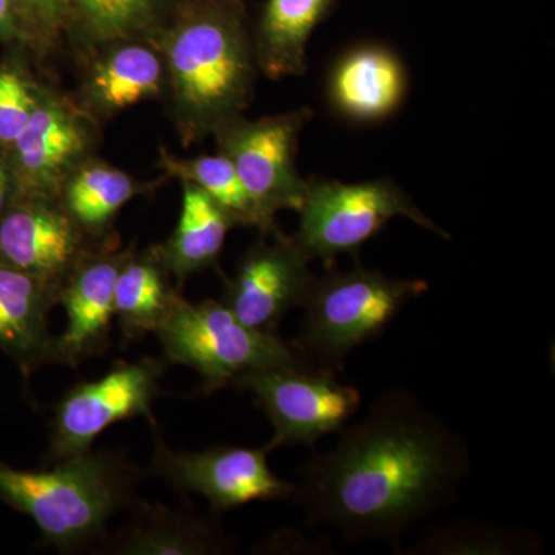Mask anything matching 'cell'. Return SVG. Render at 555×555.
<instances>
[{
    "mask_svg": "<svg viewBox=\"0 0 555 555\" xmlns=\"http://www.w3.org/2000/svg\"><path fill=\"white\" fill-rule=\"evenodd\" d=\"M155 334L167 360L192 367L206 392L266 369L310 364L278 332L247 326L215 299L190 302L181 295Z\"/></svg>",
    "mask_w": 555,
    "mask_h": 555,
    "instance_id": "5",
    "label": "cell"
},
{
    "mask_svg": "<svg viewBox=\"0 0 555 555\" xmlns=\"http://www.w3.org/2000/svg\"><path fill=\"white\" fill-rule=\"evenodd\" d=\"M298 215L294 238L310 258L320 259L324 269L335 266L339 255L358 259L360 248L397 217L411 219L441 238H452L390 178L352 184L320 177L306 179Z\"/></svg>",
    "mask_w": 555,
    "mask_h": 555,
    "instance_id": "6",
    "label": "cell"
},
{
    "mask_svg": "<svg viewBox=\"0 0 555 555\" xmlns=\"http://www.w3.org/2000/svg\"><path fill=\"white\" fill-rule=\"evenodd\" d=\"M408 69L396 51L364 42L343 51L328 68L326 102L337 118L374 126L392 118L406 100Z\"/></svg>",
    "mask_w": 555,
    "mask_h": 555,
    "instance_id": "16",
    "label": "cell"
},
{
    "mask_svg": "<svg viewBox=\"0 0 555 555\" xmlns=\"http://www.w3.org/2000/svg\"><path fill=\"white\" fill-rule=\"evenodd\" d=\"M266 448L215 447L177 452L156 437L153 476L179 491L206 496L211 511L225 513L254 502L292 500L297 483H288L270 469Z\"/></svg>",
    "mask_w": 555,
    "mask_h": 555,
    "instance_id": "11",
    "label": "cell"
},
{
    "mask_svg": "<svg viewBox=\"0 0 555 555\" xmlns=\"http://www.w3.org/2000/svg\"><path fill=\"white\" fill-rule=\"evenodd\" d=\"M163 372V363L156 358H142L118 364L94 382L72 387L54 409L51 455L61 460L90 451L107 427L122 420H153Z\"/></svg>",
    "mask_w": 555,
    "mask_h": 555,
    "instance_id": "10",
    "label": "cell"
},
{
    "mask_svg": "<svg viewBox=\"0 0 555 555\" xmlns=\"http://www.w3.org/2000/svg\"><path fill=\"white\" fill-rule=\"evenodd\" d=\"M338 0H266L251 24L259 73L280 80L306 73L308 43Z\"/></svg>",
    "mask_w": 555,
    "mask_h": 555,
    "instance_id": "19",
    "label": "cell"
},
{
    "mask_svg": "<svg viewBox=\"0 0 555 555\" xmlns=\"http://www.w3.org/2000/svg\"><path fill=\"white\" fill-rule=\"evenodd\" d=\"M182 204L177 229L169 240L156 244L160 261L182 286L189 276L218 269L219 257L230 230L238 228L218 203L203 190L181 182Z\"/></svg>",
    "mask_w": 555,
    "mask_h": 555,
    "instance_id": "20",
    "label": "cell"
},
{
    "mask_svg": "<svg viewBox=\"0 0 555 555\" xmlns=\"http://www.w3.org/2000/svg\"><path fill=\"white\" fill-rule=\"evenodd\" d=\"M173 281L155 246L142 251L131 248L115 287V317L124 337L156 332L181 297Z\"/></svg>",
    "mask_w": 555,
    "mask_h": 555,
    "instance_id": "23",
    "label": "cell"
},
{
    "mask_svg": "<svg viewBox=\"0 0 555 555\" xmlns=\"http://www.w3.org/2000/svg\"><path fill=\"white\" fill-rule=\"evenodd\" d=\"M312 118V109L306 107L259 119L243 115L214 134L218 153L232 163L270 222H276L280 211H298L301 206L306 179L297 170L299 134Z\"/></svg>",
    "mask_w": 555,
    "mask_h": 555,
    "instance_id": "9",
    "label": "cell"
},
{
    "mask_svg": "<svg viewBox=\"0 0 555 555\" xmlns=\"http://www.w3.org/2000/svg\"><path fill=\"white\" fill-rule=\"evenodd\" d=\"M17 195L16 181L11 171L5 156L0 153V217L5 214Z\"/></svg>",
    "mask_w": 555,
    "mask_h": 555,
    "instance_id": "29",
    "label": "cell"
},
{
    "mask_svg": "<svg viewBox=\"0 0 555 555\" xmlns=\"http://www.w3.org/2000/svg\"><path fill=\"white\" fill-rule=\"evenodd\" d=\"M72 0H13L21 28L20 49L47 60L67 39Z\"/></svg>",
    "mask_w": 555,
    "mask_h": 555,
    "instance_id": "27",
    "label": "cell"
},
{
    "mask_svg": "<svg viewBox=\"0 0 555 555\" xmlns=\"http://www.w3.org/2000/svg\"><path fill=\"white\" fill-rule=\"evenodd\" d=\"M131 517L104 550L116 555H221L233 550L232 540L217 521L190 511L134 502Z\"/></svg>",
    "mask_w": 555,
    "mask_h": 555,
    "instance_id": "18",
    "label": "cell"
},
{
    "mask_svg": "<svg viewBox=\"0 0 555 555\" xmlns=\"http://www.w3.org/2000/svg\"><path fill=\"white\" fill-rule=\"evenodd\" d=\"M57 291L40 278L0 262V349L24 374L43 364H61L49 313Z\"/></svg>",
    "mask_w": 555,
    "mask_h": 555,
    "instance_id": "17",
    "label": "cell"
},
{
    "mask_svg": "<svg viewBox=\"0 0 555 555\" xmlns=\"http://www.w3.org/2000/svg\"><path fill=\"white\" fill-rule=\"evenodd\" d=\"M177 0H72L67 39L79 61L109 43L155 39Z\"/></svg>",
    "mask_w": 555,
    "mask_h": 555,
    "instance_id": "21",
    "label": "cell"
},
{
    "mask_svg": "<svg viewBox=\"0 0 555 555\" xmlns=\"http://www.w3.org/2000/svg\"><path fill=\"white\" fill-rule=\"evenodd\" d=\"M312 261L294 236L259 241L244 251L235 275L224 278L222 302L247 326L278 332L281 320L308 297L315 280Z\"/></svg>",
    "mask_w": 555,
    "mask_h": 555,
    "instance_id": "13",
    "label": "cell"
},
{
    "mask_svg": "<svg viewBox=\"0 0 555 555\" xmlns=\"http://www.w3.org/2000/svg\"><path fill=\"white\" fill-rule=\"evenodd\" d=\"M100 126L73 94L43 82L30 122L3 153L16 196L60 198L68 178L96 156Z\"/></svg>",
    "mask_w": 555,
    "mask_h": 555,
    "instance_id": "8",
    "label": "cell"
},
{
    "mask_svg": "<svg viewBox=\"0 0 555 555\" xmlns=\"http://www.w3.org/2000/svg\"><path fill=\"white\" fill-rule=\"evenodd\" d=\"M101 244L76 224L60 198L16 196L0 217V262L40 278L57 295L80 259Z\"/></svg>",
    "mask_w": 555,
    "mask_h": 555,
    "instance_id": "12",
    "label": "cell"
},
{
    "mask_svg": "<svg viewBox=\"0 0 555 555\" xmlns=\"http://www.w3.org/2000/svg\"><path fill=\"white\" fill-rule=\"evenodd\" d=\"M82 64L75 100L98 122L141 102L164 100L166 64L153 39H129L93 51Z\"/></svg>",
    "mask_w": 555,
    "mask_h": 555,
    "instance_id": "15",
    "label": "cell"
},
{
    "mask_svg": "<svg viewBox=\"0 0 555 555\" xmlns=\"http://www.w3.org/2000/svg\"><path fill=\"white\" fill-rule=\"evenodd\" d=\"M230 387L250 392L272 423L268 452L312 448L324 436L341 433L361 406L358 387L343 385L337 372L312 364L254 372Z\"/></svg>",
    "mask_w": 555,
    "mask_h": 555,
    "instance_id": "7",
    "label": "cell"
},
{
    "mask_svg": "<svg viewBox=\"0 0 555 555\" xmlns=\"http://www.w3.org/2000/svg\"><path fill=\"white\" fill-rule=\"evenodd\" d=\"M43 80L20 56L0 64V153H5L30 122Z\"/></svg>",
    "mask_w": 555,
    "mask_h": 555,
    "instance_id": "26",
    "label": "cell"
},
{
    "mask_svg": "<svg viewBox=\"0 0 555 555\" xmlns=\"http://www.w3.org/2000/svg\"><path fill=\"white\" fill-rule=\"evenodd\" d=\"M545 540L524 526L452 520L430 526L408 555H532L542 553Z\"/></svg>",
    "mask_w": 555,
    "mask_h": 555,
    "instance_id": "25",
    "label": "cell"
},
{
    "mask_svg": "<svg viewBox=\"0 0 555 555\" xmlns=\"http://www.w3.org/2000/svg\"><path fill=\"white\" fill-rule=\"evenodd\" d=\"M156 167L163 170L166 178H177L203 190L235 219L238 228L258 229L262 235H272L273 238L284 236L276 222H270L259 211L241 182L235 167L221 153L215 156L181 158L169 149L160 147Z\"/></svg>",
    "mask_w": 555,
    "mask_h": 555,
    "instance_id": "24",
    "label": "cell"
},
{
    "mask_svg": "<svg viewBox=\"0 0 555 555\" xmlns=\"http://www.w3.org/2000/svg\"><path fill=\"white\" fill-rule=\"evenodd\" d=\"M0 42L20 47L21 28L13 0H0Z\"/></svg>",
    "mask_w": 555,
    "mask_h": 555,
    "instance_id": "28",
    "label": "cell"
},
{
    "mask_svg": "<svg viewBox=\"0 0 555 555\" xmlns=\"http://www.w3.org/2000/svg\"><path fill=\"white\" fill-rule=\"evenodd\" d=\"M427 291L425 280L387 276L358 259L350 270L332 266L313 280L301 305L305 320L292 345L313 366L338 374L347 356L382 337L408 302Z\"/></svg>",
    "mask_w": 555,
    "mask_h": 555,
    "instance_id": "4",
    "label": "cell"
},
{
    "mask_svg": "<svg viewBox=\"0 0 555 555\" xmlns=\"http://www.w3.org/2000/svg\"><path fill=\"white\" fill-rule=\"evenodd\" d=\"M153 40L182 147L214 137L250 107L259 68L247 0H177Z\"/></svg>",
    "mask_w": 555,
    "mask_h": 555,
    "instance_id": "2",
    "label": "cell"
},
{
    "mask_svg": "<svg viewBox=\"0 0 555 555\" xmlns=\"http://www.w3.org/2000/svg\"><path fill=\"white\" fill-rule=\"evenodd\" d=\"M138 469L115 452L65 456L50 470L0 463V499L27 514L60 551L100 542L109 518L134 505Z\"/></svg>",
    "mask_w": 555,
    "mask_h": 555,
    "instance_id": "3",
    "label": "cell"
},
{
    "mask_svg": "<svg viewBox=\"0 0 555 555\" xmlns=\"http://www.w3.org/2000/svg\"><path fill=\"white\" fill-rule=\"evenodd\" d=\"M164 179L156 182L138 181L126 171L93 156L68 178L60 199L69 217L91 240L105 243L113 240V224L120 208L137 196L158 189Z\"/></svg>",
    "mask_w": 555,
    "mask_h": 555,
    "instance_id": "22",
    "label": "cell"
},
{
    "mask_svg": "<svg viewBox=\"0 0 555 555\" xmlns=\"http://www.w3.org/2000/svg\"><path fill=\"white\" fill-rule=\"evenodd\" d=\"M337 436L306 460L292 502L310 526H332L349 543L400 554L409 529L452 505L469 474L465 438L403 387L383 390Z\"/></svg>",
    "mask_w": 555,
    "mask_h": 555,
    "instance_id": "1",
    "label": "cell"
},
{
    "mask_svg": "<svg viewBox=\"0 0 555 555\" xmlns=\"http://www.w3.org/2000/svg\"><path fill=\"white\" fill-rule=\"evenodd\" d=\"M130 251L131 247L120 250L109 240L89 251L65 278L57 295V305L67 312V328L57 337L61 364L78 366L107 346L116 281Z\"/></svg>",
    "mask_w": 555,
    "mask_h": 555,
    "instance_id": "14",
    "label": "cell"
}]
</instances>
